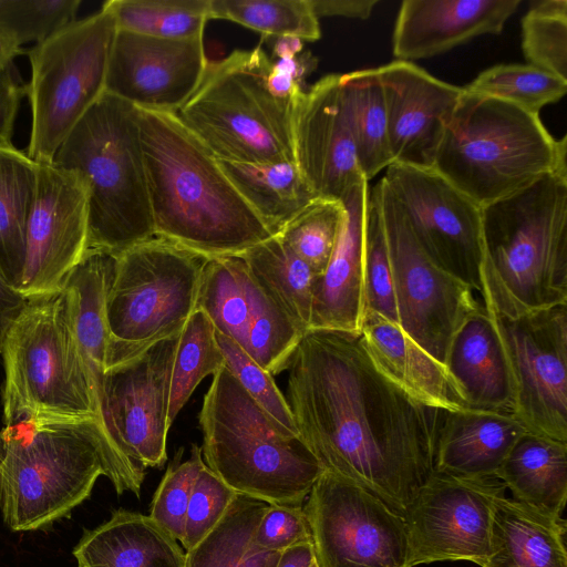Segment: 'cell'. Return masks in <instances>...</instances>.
<instances>
[{"mask_svg":"<svg viewBox=\"0 0 567 567\" xmlns=\"http://www.w3.org/2000/svg\"><path fill=\"white\" fill-rule=\"evenodd\" d=\"M288 404L324 471L404 517L434 472L440 409L392 381L360 332L308 329L290 358Z\"/></svg>","mask_w":567,"mask_h":567,"instance_id":"6da1fadb","label":"cell"},{"mask_svg":"<svg viewBox=\"0 0 567 567\" xmlns=\"http://www.w3.org/2000/svg\"><path fill=\"white\" fill-rule=\"evenodd\" d=\"M137 497L145 468L99 417L28 420L0 431V509L14 532L50 526L90 497L99 476Z\"/></svg>","mask_w":567,"mask_h":567,"instance_id":"7a4b0ae2","label":"cell"},{"mask_svg":"<svg viewBox=\"0 0 567 567\" xmlns=\"http://www.w3.org/2000/svg\"><path fill=\"white\" fill-rule=\"evenodd\" d=\"M138 115L155 236L208 258L243 255L272 236L176 113Z\"/></svg>","mask_w":567,"mask_h":567,"instance_id":"3957f363","label":"cell"},{"mask_svg":"<svg viewBox=\"0 0 567 567\" xmlns=\"http://www.w3.org/2000/svg\"><path fill=\"white\" fill-rule=\"evenodd\" d=\"M484 307L497 317L567 305V172L482 207Z\"/></svg>","mask_w":567,"mask_h":567,"instance_id":"277c9868","label":"cell"},{"mask_svg":"<svg viewBox=\"0 0 567 567\" xmlns=\"http://www.w3.org/2000/svg\"><path fill=\"white\" fill-rule=\"evenodd\" d=\"M205 465L237 494L302 506L324 472L297 433L275 421L225 365L199 412Z\"/></svg>","mask_w":567,"mask_h":567,"instance_id":"5b68a950","label":"cell"},{"mask_svg":"<svg viewBox=\"0 0 567 567\" xmlns=\"http://www.w3.org/2000/svg\"><path fill=\"white\" fill-rule=\"evenodd\" d=\"M566 155V135L554 138L539 114L463 89L433 169L483 207L567 172Z\"/></svg>","mask_w":567,"mask_h":567,"instance_id":"8992f818","label":"cell"},{"mask_svg":"<svg viewBox=\"0 0 567 567\" xmlns=\"http://www.w3.org/2000/svg\"><path fill=\"white\" fill-rule=\"evenodd\" d=\"M51 163L86 185L87 250L115 257L155 237L137 107L105 92Z\"/></svg>","mask_w":567,"mask_h":567,"instance_id":"52a82bcc","label":"cell"},{"mask_svg":"<svg viewBox=\"0 0 567 567\" xmlns=\"http://www.w3.org/2000/svg\"><path fill=\"white\" fill-rule=\"evenodd\" d=\"M271 61L260 44L208 62L190 99L176 113L219 161L295 162V103L269 84Z\"/></svg>","mask_w":567,"mask_h":567,"instance_id":"ba28073f","label":"cell"},{"mask_svg":"<svg viewBox=\"0 0 567 567\" xmlns=\"http://www.w3.org/2000/svg\"><path fill=\"white\" fill-rule=\"evenodd\" d=\"M0 353L4 425L28 420L103 421L62 291L28 299Z\"/></svg>","mask_w":567,"mask_h":567,"instance_id":"9c48e42d","label":"cell"},{"mask_svg":"<svg viewBox=\"0 0 567 567\" xmlns=\"http://www.w3.org/2000/svg\"><path fill=\"white\" fill-rule=\"evenodd\" d=\"M207 260L157 236L114 257L105 303V372L181 333L196 310Z\"/></svg>","mask_w":567,"mask_h":567,"instance_id":"30bf717a","label":"cell"},{"mask_svg":"<svg viewBox=\"0 0 567 567\" xmlns=\"http://www.w3.org/2000/svg\"><path fill=\"white\" fill-rule=\"evenodd\" d=\"M105 9L74 20L27 53L31 80L25 94L31 107L28 156L51 163L84 114L105 93L109 59L116 34Z\"/></svg>","mask_w":567,"mask_h":567,"instance_id":"8fae6325","label":"cell"},{"mask_svg":"<svg viewBox=\"0 0 567 567\" xmlns=\"http://www.w3.org/2000/svg\"><path fill=\"white\" fill-rule=\"evenodd\" d=\"M371 189L381 210L390 254L398 326L445 365L452 338L482 301L473 289L422 251L385 182L381 178Z\"/></svg>","mask_w":567,"mask_h":567,"instance_id":"7c38bea8","label":"cell"},{"mask_svg":"<svg viewBox=\"0 0 567 567\" xmlns=\"http://www.w3.org/2000/svg\"><path fill=\"white\" fill-rule=\"evenodd\" d=\"M303 509L318 567H408L404 517L351 481L324 471Z\"/></svg>","mask_w":567,"mask_h":567,"instance_id":"4fadbf2b","label":"cell"},{"mask_svg":"<svg viewBox=\"0 0 567 567\" xmlns=\"http://www.w3.org/2000/svg\"><path fill=\"white\" fill-rule=\"evenodd\" d=\"M382 179L422 251L482 296V207L433 168L392 163Z\"/></svg>","mask_w":567,"mask_h":567,"instance_id":"5bb4252c","label":"cell"},{"mask_svg":"<svg viewBox=\"0 0 567 567\" xmlns=\"http://www.w3.org/2000/svg\"><path fill=\"white\" fill-rule=\"evenodd\" d=\"M493 316L511 370L513 414L528 432L567 443V305Z\"/></svg>","mask_w":567,"mask_h":567,"instance_id":"9a60e30c","label":"cell"},{"mask_svg":"<svg viewBox=\"0 0 567 567\" xmlns=\"http://www.w3.org/2000/svg\"><path fill=\"white\" fill-rule=\"evenodd\" d=\"M505 489L494 476L434 471L404 515L408 567L446 560L482 566L488 554L494 504Z\"/></svg>","mask_w":567,"mask_h":567,"instance_id":"2e32d148","label":"cell"},{"mask_svg":"<svg viewBox=\"0 0 567 567\" xmlns=\"http://www.w3.org/2000/svg\"><path fill=\"white\" fill-rule=\"evenodd\" d=\"M89 247L87 188L80 175L38 163L25 257L17 290L27 299L56 295Z\"/></svg>","mask_w":567,"mask_h":567,"instance_id":"e0dca14e","label":"cell"},{"mask_svg":"<svg viewBox=\"0 0 567 567\" xmlns=\"http://www.w3.org/2000/svg\"><path fill=\"white\" fill-rule=\"evenodd\" d=\"M179 334L104 373V424L122 452L144 468L161 467L167 460L171 377Z\"/></svg>","mask_w":567,"mask_h":567,"instance_id":"ac0fdd59","label":"cell"},{"mask_svg":"<svg viewBox=\"0 0 567 567\" xmlns=\"http://www.w3.org/2000/svg\"><path fill=\"white\" fill-rule=\"evenodd\" d=\"M207 64L203 35L163 39L117 30L105 92L137 109L177 113L198 89Z\"/></svg>","mask_w":567,"mask_h":567,"instance_id":"d6986e66","label":"cell"},{"mask_svg":"<svg viewBox=\"0 0 567 567\" xmlns=\"http://www.w3.org/2000/svg\"><path fill=\"white\" fill-rule=\"evenodd\" d=\"M383 90L392 163L433 168L447 122L463 87L396 60L377 69Z\"/></svg>","mask_w":567,"mask_h":567,"instance_id":"ffe728a7","label":"cell"},{"mask_svg":"<svg viewBox=\"0 0 567 567\" xmlns=\"http://www.w3.org/2000/svg\"><path fill=\"white\" fill-rule=\"evenodd\" d=\"M341 74H329L305 91L293 114L295 162L320 198L339 200L364 177L343 105Z\"/></svg>","mask_w":567,"mask_h":567,"instance_id":"44dd1931","label":"cell"},{"mask_svg":"<svg viewBox=\"0 0 567 567\" xmlns=\"http://www.w3.org/2000/svg\"><path fill=\"white\" fill-rule=\"evenodd\" d=\"M520 0H404L392 51L401 61L431 58L485 34H499Z\"/></svg>","mask_w":567,"mask_h":567,"instance_id":"7402d4cb","label":"cell"},{"mask_svg":"<svg viewBox=\"0 0 567 567\" xmlns=\"http://www.w3.org/2000/svg\"><path fill=\"white\" fill-rule=\"evenodd\" d=\"M370 187L362 177L341 198L343 220L330 261L312 288L309 329L360 332L363 318L364 224Z\"/></svg>","mask_w":567,"mask_h":567,"instance_id":"603a6c76","label":"cell"},{"mask_svg":"<svg viewBox=\"0 0 567 567\" xmlns=\"http://www.w3.org/2000/svg\"><path fill=\"white\" fill-rule=\"evenodd\" d=\"M445 368L470 409L513 413L514 388L495 318L482 305L455 332Z\"/></svg>","mask_w":567,"mask_h":567,"instance_id":"cb8c5ba5","label":"cell"},{"mask_svg":"<svg viewBox=\"0 0 567 567\" xmlns=\"http://www.w3.org/2000/svg\"><path fill=\"white\" fill-rule=\"evenodd\" d=\"M513 413L442 410L434 447V471L466 477H496L507 454L526 432Z\"/></svg>","mask_w":567,"mask_h":567,"instance_id":"d4e9b609","label":"cell"},{"mask_svg":"<svg viewBox=\"0 0 567 567\" xmlns=\"http://www.w3.org/2000/svg\"><path fill=\"white\" fill-rule=\"evenodd\" d=\"M360 333L378 367L416 400L440 410L470 409L445 365L421 349L396 323L364 311Z\"/></svg>","mask_w":567,"mask_h":567,"instance_id":"484cf974","label":"cell"},{"mask_svg":"<svg viewBox=\"0 0 567 567\" xmlns=\"http://www.w3.org/2000/svg\"><path fill=\"white\" fill-rule=\"evenodd\" d=\"M148 515L123 508L85 530L73 548L82 567H185V553Z\"/></svg>","mask_w":567,"mask_h":567,"instance_id":"4316f807","label":"cell"},{"mask_svg":"<svg viewBox=\"0 0 567 567\" xmlns=\"http://www.w3.org/2000/svg\"><path fill=\"white\" fill-rule=\"evenodd\" d=\"M566 522L514 498H496L481 567H567Z\"/></svg>","mask_w":567,"mask_h":567,"instance_id":"83f0119b","label":"cell"},{"mask_svg":"<svg viewBox=\"0 0 567 567\" xmlns=\"http://www.w3.org/2000/svg\"><path fill=\"white\" fill-rule=\"evenodd\" d=\"M113 267L114 256L87 250L62 289L74 334L97 393L100 409L110 341L105 303Z\"/></svg>","mask_w":567,"mask_h":567,"instance_id":"f1b7e54d","label":"cell"},{"mask_svg":"<svg viewBox=\"0 0 567 567\" xmlns=\"http://www.w3.org/2000/svg\"><path fill=\"white\" fill-rule=\"evenodd\" d=\"M495 476L514 499L561 516L567 499V443L526 431Z\"/></svg>","mask_w":567,"mask_h":567,"instance_id":"f546056e","label":"cell"},{"mask_svg":"<svg viewBox=\"0 0 567 567\" xmlns=\"http://www.w3.org/2000/svg\"><path fill=\"white\" fill-rule=\"evenodd\" d=\"M218 162L272 236L319 198L296 162Z\"/></svg>","mask_w":567,"mask_h":567,"instance_id":"4dcf8cb0","label":"cell"},{"mask_svg":"<svg viewBox=\"0 0 567 567\" xmlns=\"http://www.w3.org/2000/svg\"><path fill=\"white\" fill-rule=\"evenodd\" d=\"M38 163L12 144L0 146V270L17 289L25 257Z\"/></svg>","mask_w":567,"mask_h":567,"instance_id":"1f68e13d","label":"cell"},{"mask_svg":"<svg viewBox=\"0 0 567 567\" xmlns=\"http://www.w3.org/2000/svg\"><path fill=\"white\" fill-rule=\"evenodd\" d=\"M269 503L237 494L219 523L185 553V567H276L281 553L254 543Z\"/></svg>","mask_w":567,"mask_h":567,"instance_id":"d6a6232c","label":"cell"},{"mask_svg":"<svg viewBox=\"0 0 567 567\" xmlns=\"http://www.w3.org/2000/svg\"><path fill=\"white\" fill-rule=\"evenodd\" d=\"M340 86L358 163L369 181L392 164L386 110L378 70L341 74Z\"/></svg>","mask_w":567,"mask_h":567,"instance_id":"836d02e7","label":"cell"},{"mask_svg":"<svg viewBox=\"0 0 567 567\" xmlns=\"http://www.w3.org/2000/svg\"><path fill=\"white\" fill-rule=\"evenodd\" d=\"M254 280L244 258L209 257L202 275L196 309L215 330L245 348L254 310Z\"/></svg>","mask_w":567,"mask_h":567,"instance_id":"e575fe53","label":"cell"},{"mask_svg":"<svg viewBox=\"0 0 567 567\" xmlns=\"http://www.w3.org/2000/svg\"><path fill=\"white\" fill-rule=\"evenodd\" d=\"M258 285L305 332L310 328L312 288L317 274L278 236H271L240 255Z\"/></svg>","mask_w":567,"mask_h":567,"instance_id":"d590c367","label":"cell"},{"mask_svg":"<svg viewBox=\"0 0 567 567\" xmlns=\"http://www.w3.org/2000/svg\"><path fill=\"white\" fill-rule=\"evenodd\" d=\"M210 0H109L102 8L114 18L116 29L163 38L202 37Z\"/></svg>","mask_w":567,"mask_h":567,"instance_id":"8d00e7d4","label":"cell"},{"mask_svg":"<svg viewBox=\"0 0 567 567\" xmlns=\"http://www.w3.org/2000/svg\"><path fill=\"white\" fill-rule=\"evenodd\" d=\"M210 19L228 20L266 38L317 41L319 18L310 0H210Z\"/></svg>","mask_w":567,"mask_h":567,"instance_id":"74e56055","label":"cell"},{"mask_svg":"<svg viewBox=\"0 0 567 567\" xmlns=\"http://www.w3.org/2000/svg\"><path fill=\"white\" fill-rule=\"evenodd\" d=\"M226 365L209 318L196 309L181 331L175 351L167 423L172 426L202 380Z\"/></svg>","mask_w":567,"mask_h":567,"instance_id":"f35d334b","label":"cell"},{"mask_svg":"<svg viewBox=\"0 0 567 567\" xmlns=\"http://www.w3.org/2000/svg\"><path fill=\"white\" fill-rule=\"evenodd\" d=\"M463 89L539 114L545 105L566 94L567 80L529 64H498L480 73Z\"/></svg>","mask_w":567,"mask_h":567,"instance_id":"ab89813d","label":"cell"},{"mask_svg":"<svg viewBox=\"0 0 567 567\" xmlns=\"http://www.w3.org/2000/svg\"><path fill=\"white\" fill-rule=\"evenodd\" d=\"M343 214L340 200L319 197L275 236L320 276L334 250Z\"/></svg>","mask_w":567,"mask_h":567,"instance_id":"60d3db41","label":"cell"},{"mask_svg":"<svg viewBox=\"0 0 567 567\" xmlns=\"http://www.w3.org/2000/svg\"><path fill=\"white\" fill-rule=\"evenodd\" d=\"M527 64L567 80V1H534L522 20Z\"/></svg>","mask_w":567,"mask_h":567,"instance_id":"b9f144b4","label":"cell"},{"mask_svg":"<svg viewBox=\"0 0 567 567\" xmlns=\"http://www.w3.org/2000/svg\"><path fill=\"white\" fill-rule=\"evenodd\" d=\"M363 301V312L378 313L398 324L390 254L381 210L371 187L364 224Z\"/></svg>","mask_w":567,"mask_h":567,"instance_id":"7bdbcfd3","label":"cell"},{"mask_svg":"<svg viewBox=\"0 0 567 567\" xmlns=\"http://www.w3.org/2000/svg\"><path fill=\"white\" fill-rule=\"evenodd\" d=\"M81 0H0V29L18 45L35 44L75 20Z\"/></svg>","mask_w":567,"mask_h":567,"instance_id":"ee69618b","label":"cell"},{"mask_svg":"<svg viewBox=\"0 0 567 567\" xmlns=\"http://www.w3.org/2000/svg\"><path fill=\"white\" fill-rule=\"evenodd\" d=\"M178 457L169 465L154 493L148 516L181 542L190 494L205 463L197 444H193L188 460L178 463Z\"/></svg>","mask_w":567,"mask_h":567,"instance_id":"f6af8a7d","label":"cell"},{"mask_svg":"<svg viewBox=\"0 0 567 567\" xmlns=\"http://www.w3.org/2000/svg\"><path fill=\"white\" fill-rule=\"evenodd\" d=\"M228 370L247 393L280 425L298 433L287 399L275 383L272 374L259 365L233 339L216 331Z\"/></svg>","mask_w":567,"mask_h":567,"instance_id":"bcb514c9","label":"cell"},{"mask_svg":"<svg viewBox=\"0 0 567 567\" xmlns=\"http://www.w3.org/2000/svg\"><path fill=\"white\" fill-rule=\"evenodd\" d=\"M237 493L206 465L199 471L187 506L184 549L196 546L223 518Z\"/></svg>","mask_w":567,"mask_h":567,"instance_id":"7dc6e473","label":"cell"},{"mask_svg":"<svg viewBox=\"0 0 567 567\" xmlns=\"http://www.w3.org/2000/svg\"><path fill=\"white\" fill-rule=\"evenodd\" d=\"M302 542H311L303 505L270 504L255 530V545L264 550L281 553Z\"/></svg>","mask_w":567,"mask_h":567,"instance_id":"c3c4849f","label":"cell"},{"mask_svg":"<svg viewBox=\"0 0 567 567\" xmlns=\"http://www.w3.org/2000/svg\"><path fill=\"white\" fill-rule=\"evenodd\" d=\"M25 86H20L10 69H0V146L10 145L20 101Z\"/></svg>","mask_w":567,"mask_h":567,"instance_id":"681fc988","label":"cell"},{"mask_svg":"<svg viewBox=\"0 0 567 567\" xmlns=\"http://www.w3.org/2000/svg\"><path fill=\"white\" fill-rule=\"evenodd\" d=\"M312 9L320 17H346L364 20L370 17L379 0H310Z\"/></svg>","mask_w":567,"mask_h":567,"instance_id":"f907efd6","label":"cell"},{"mask_svg":"<svg viewBox=\"0 0 567 567\" xmlns=\"http://www.w3.org/2000/svg\"><path fill=\"white\" fill-rule=\"evenodd\" d=\"M28 299L24 298L0 270V352L7 331L20 315Z\"/></svg>","mask_w":567,"mask_h":567,"instance_id":"816d5d0a","label":"cell"},{"mask_svg":"<svg viewBox=\"0 0 567 567\" xmlns=\"http://www.w3.org/2000/svg\"><path fill=\"white\" fill-rule=\"evenodd\" d=\"M313 561L312 543L302 542L281 551L276 567H311Z\"/></svg>","mask_w":567,"mask_h":567,"instance_id":"f5cc1de1","label":"cell"},{"mask_svg":"<svg viewBox=\"0 0 567 567\" xmlns=\"http://www.w3.org/2000/svg\"><path fill=\"white\" fill-rule=\"evenodd\" d=\"M22 52L21 47L0 29V69H10L13 59Z\"/></svg>","mask_w":567,"mask_h":567,"instance_id":"db71d44e","label":"cell"},{"mask_svg":"<svg viewBox=\"0 0 567 567\" xmlns=\"http://www.w3.org/2000/svg\"><path fill=\"white\" fill-rule=\"evenodd\" d=\"M311 567H318V565L316 564V561L312 563Z\"/></svg>","mask_w":567,"mask_h":567,"instance_id":"11a10c76","label":"cell"},{"mask_svg":"<svg viewBox=\"0 0 567 567\" xmlns=\"http://www.w3.org/2000/svg\"><path fill=\"white\" fill-rule=\"evenodd\" d=\"M78 567H82V566L78 565Z\"/></svg>","mask_w":567,"mask_h":567,"instance_id":"9f6ffc18","label":"cell"}]
</instances>
